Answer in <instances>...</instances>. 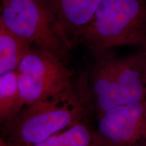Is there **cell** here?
Instances as JSON below:
<instances>
[{"mask_svg": "<svg viewBox=\"0 0 146 146\" xmlns=\"http://www.w3.org/2000/svg\"><path fill=\"white\" fill-rule=\"evenodd\" d=\"M94 56L77 88L89 112L96 117L117 106L146 99V48L126 57H118L112 50Z\"/></svg>", "mask_w": 146, "mask_h": 146, "instance_id": "1", "label": "cell"}, {"mask_svg": "<svg viewBox=\"0 0 146 146\" xmlns=\"http://www.w3.org/2000/svg\"><path fill=\"white\" fill-rule=\"evenodd\" d=\"M89 113L72 87L52 98L26 106L8 122L11 146H33L86 120Z\"/></svg>", "mask_w": 146, "mask_h": 146, "instance_id": "2", "label": "cell"}, {"mask_svg": "<svg viewBox=\"0 0 146 146\" xmlns=\"http://www.w3.org/2000/svg\"><path fill=\"white\" fill-rule=\"evenodd\" d=\"M79 43L93 55L124 45L146 48V0H101Z\"/></svg>", "mask_w": 146, "mask_h": 146, "instance_id": "3", "label": "cell"}, {"mask_svg": "<svg viewBox=\"0 0 146 146\" xmlns=\"http://www.w3.org/2000/svg\"><path fill=\"white\" fill-rule=\"evenodd\" d=\"M1 25L31 45L65 62L73 45L45 0H0Z\"/></svg>", "mask_w": 146, "mask_h": 146, "instance_id": "4", "label": "cell"}, {"mask_svg": "<svg viewBox=\"0 0 146 146\" xmlns=\"http://www.w3.org/2000/svg\"><path fill=\"white\" fill-rule=\"evenodd\" d=\"M20 94L29 106L61 94L71 87L72 72L57 56L38 47H31L18 65Z\"/></svg>", "mask_w": 146, "mask_h": 146, "instance_id": "5", "label": "cell"}, {"mask_svg": "<svg viewBox=\"0 0 146 146\" xmlns=\"http://www.w3.org/2000/svg\"><path fill=\"white\" fill-rule=\"evenodd\" d=\"M96 118L98 146H146V99L117 106Z\"/></svg>", "mask_w": 146, "mask_h": 146, "instance_id": "6", "label": "cell"}, {"mask_svg": "<svg viewBox=\"0 0 146 146\" xmlns=\"http://www.w3.org/2000/svg\"><path fill=\"white\" fill-rule=\"evenodd\" d=\"M72 45L79 43L101 0H45Z\"/></svg>", "mask_w": 146, "mask_h": 146, "instance_id": "7", "label": "cell"}, {"mask_svg": "<svg viewBox=\"0 0 146 146\" xmlns=\"http://www.w3.org/2000/svg\"><path fill=\"white\" fill-rule=\"evenodd\" d=\"M33 146H98L94 129L83 120Z\"/></svg>", "mask_w": 146, "mask_h": 146, "instance_id": "8", "label": "cell"}, {"mask_svg": "<svg viewBox=\"0 0 146 146\" xmlns=\"http://www.w3.org/2000/svg\"><path fill=\"white\" fill-rule=\"evenodd\" d=\"M24 107L16 70L0 76V122L10 121Z\"/></svg>", "mask_w": 146, "mask_h": 146, "instance_id": "9", "label": "cell"}, {"mask_svg": "<svg viewBox=\"0 0 146 146\" xmlns=\"http://www.w3.org/2000/svg\"><path fill=\"white\" fill-rule=\"evenodd\" d=\"M32 45L1 26L0 29V76L16 70Z\"/></svg>", "mask_w": 146, "mask_h": 146, "instance_id": "10", "label": "cell"}, {"mask_svg": "<svg viewBox=\"0 0 146 146\" xmlns=\"http://www.w3.org/2000/svg\"><path fill=\"white\" fill-rule=\"evenodd\" d=\"M0 146H8L5 142L3 141V139L0 136Z\"/></svg>", "mask_w": 146, "mask_h": 146, "instance_id": "11", "label": "cell"}, {"mask_svg": "<svg viewBox=\"0 0 146 146\" xmlns=\"http://www.w3.org/2000/svg\"><path fill=\"white\" fill-rule=\"evenodd\" d=\"M145 83H146V60H145Z\"/></svg>", "mask_w": 146, "mask_h": 146, "instance_id": "12", "label": "cell"}, {"mask_svg": "<svg viewBox=\"0 0 146 146\" xmlns=\"http://www.w3.org/2000/svg\"><path fill=\"white\" fill-rule=\"evenodd\" d=\"M1 26H2V25H1V19H0V29L1 28Z\"/></svg>", "mask_w": 146, "mask_h": 146, "instance_id": "13", "label": "cell"}]
</instances>
